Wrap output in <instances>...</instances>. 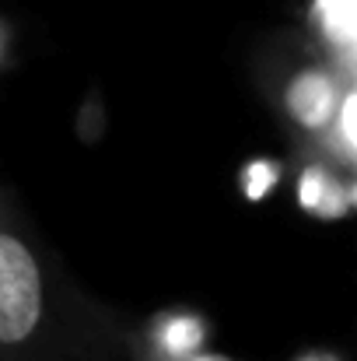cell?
Masks as SVG:
<instances>
[{
  "label": "cell",
  "instance_id": "6da1fadb",
  "mask_svg": "<svg viewBox=\"0 0 357 361\" xmlns=\"http://www.w3.org/2000/svg\"><path fill=\"white\" fill-rule=\"evenodd\" d=\"M84 305L14 190L0 186V361H81L77 334H102L77 319Z\"/></svg>",
  "mask_w": 357,
  "mask_h": 361
},
{
  "label": "cell",
  "instance_id": "7a4b0ae2",
  "mask_svg": "<svg viewBox=\"0 0 357 361\" xmlns=\"http://www.w3.org/2000/svg\"><path fill=\"white\" fill-rule=\"evenodd\" d=\"M270 106L284 123L294 151H312L315 140L326 133L330 120L337 116L340 99L354 81H347L330 60H322L305 39L301 53H277L270 74H263Z\"/></svg>",
  "mask_w": 357,
  "mask_h": 361
},
{
  "label": "cell",
  "instance_id": "3957f363",
  "mask_svg": "<svg viewBox=\"0 0 357 361\" xmlns=\"http://www.w3.org/2000/svg\"><path fill=\"white\" fill-rule=\"evenodd\" d=\"M214 323L196 309H161L147 316L130 337L133 361H179L203 351L211 344Z\"/></svg>",
  "mask_w": 357,
  "mask_h": 361
},
{
  "label": "cell",
  "instance_id": "277c9868",
  "mask_svg": "<svg viewBox=\"0 0 357 361\" xmlns=\"http://www.w3.org/2000/svg\"><path fill=\"white\" fill-rule=\"evenodd\" d=\"M294 204L315 221H344L357 204V183L351 169L322 158L319 151H294Z\"/></svg>",
  "mask_w": 357,
  "mask_h": 361
},
{
  "label": "cell",
  "instance_id": "5b68a950",
  "mask_svg": "<svg viewBox=\"0 0 357 361\" xmlns=\"http://www.w3.org/2000/svg\"><path fill=\"white\" fill-rule=\"evenodd\" d=\"M305 42L347 81L357 71V0H308Z\"/></svg>",
  "mask_w": 357,
  "mask_h": 361
},
{
  "label": "cell",
  "instance_id": "8992f818",
  "mask_svg": "<svg viewBox=\"0 0 357 361\" xmlns=\"http://www.w3.org/2000/svg\"><path fill=\"white\" fill-rule=\"evenodd\" d=\"M312 151H319L322 158H330L340 169L354 172V158H357V92L354 88H347V95L337 106V116L330 120L326 133L315 140Z\"/></svg>",
  "mask_w": 357,
  "mask_h": 361
},
{
  "label": "cell",
  "instance_id": "52a82bcc",
  "mask_svg": "<svg viewBox=\"0 0 357 361\" xmlns=\"http://www.w3.org/2000/svg\"><path fill=\"white\" fill-rule=\"evenodd\" d=\"M287 176V161L284 158H270V154H256L238 169V193L245 204H263L266 197H273L280 190Z\"/></svg>",
  "mask_w": 357,
  "mask_h": 361
},
{
  "label": "cell",
  "instance_id": "ba28073f",
  "mask_svg": "<svg viewBox=\"0 0 357 361\" xmlns=\"http://www.w3.org/2000/svg\"><path fill=\"white\" fill-rule=\"evenodd\" d=\"M294 361H344L337 351H326V348H315V351H301Z\"/></svg>",
  "mask_w": 357,
  "mask_h": 361
},
{
  "label": "cell",
  "instance_id": "9c48e42d",
  "mask_svg": "<svg viewBox=\"0 0 357 361\" xmlns=\"http://www.w3.org/2000/svg\"><path fill=\"white\" fill-rule=\"evenodd\" d=\"M179 361H238V358L225 355V351H211V348H203V351H196V355H189V358H179Z\"/></svg>",
  "mask_w": 357,
  "mask_h": 361
},
{
  "label": "cell",
  "instance_id": "30bf717a",
  "mask_svg": "<svg viewBox=\"0 0 357 361\" xmlns=\"http://www.w3.org/2000/svg\"><path fill=\"white\" fill-rule=\"evenodd\" d=\"M7 53H11V25L0 18V71H4V63H7Z\"/></svg>",
  "mask_w": 357,
  "mask_h": 361
}]
</instances>
